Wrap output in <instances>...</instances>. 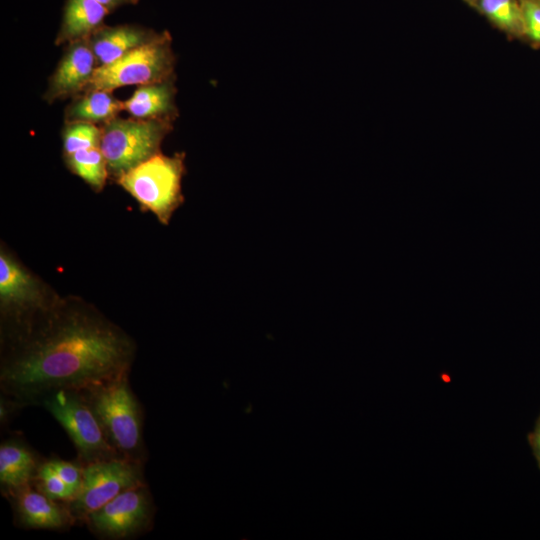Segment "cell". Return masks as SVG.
Masks as SVG:
<instances>
[{
  "mask_svg": "<svg viewBox=\"0 0 540 540\" xmlns=\"http://www.w3.org/2000/svg\"><path fill=\"white\" fill-rule=\"evenodd\" d=\"M133 339L91 307L57 303L21 337L4 345L0 393L27 406L60 389H83L130 373Z\"/></svg>",
  "mask_w": 540,
  "mask_h": 540,
  "instance_id": "1",
  "label": "cell"
},
{
  "mask_svg": "<svg viewBox=\"0 0 540 540\" xmlns=\"http://www.w3.org/2000/svg\"><path fill=\"white\" fill-rule=\"evenodd\" d=\"M129 374L79 390L119 456L145 465L148 450L144 441V409L130 385Z\"/></svg>",
  "mask_w": 540,
  "mask_h": 540,
  "instance_id": "2",
  "label": "cell"
},
{
  "mask_svg": "<svg viewBox=\"0 0 540 540\" xmlns=\"http://www.w3.org/2000/svg\"><path fill=\"white\" fill-rule=\"evenodd\" d=\"M184 172L183 153L174 156L158 153L116 180L143 208L167 224L183 202L181 182Z\"/></svg>",
  "mask_w": 540,
  "mask_h": 540,
  "instance_id": "3",
  "label": "cell"
},
{
  "mask_svg": "<svg viewBox=\"0 0 540 540\" xmlns=\"http://www.w3.org/2000/svg\"><path fill=\"white\" fill-rule=\"evenodd\" d=\"M165 120L115 117L102 124L100 149L108 173L117 178L160 153L161 143L172 130Z\"/></svg>",
  "mask_w": 540,
  "mask_h": 540,
  "instance_id": "4",
  "label": "cell"
},
{
  "mask_svg": "<svg viewBox=\"0 0 540 540\" xmlns=\"http://www.w3.org/2000/svg\"><path fill=\"white\" fill-rule=\"evenodd\" d=\"M64 428L82 464L120 457L83 394L77 389H60L44 396L39 404Z\"/></svg>",
  "mask_w": 540,
  "mask_h": 540,
  "instance_id": "5",
  "label": "cell"
},
{
  "mask_svg": "<svg viewBox=\"0 0 540 540\" xmlns=\"http://www.w3.org/2000/svg\"><path fill=\"white\" fill-rule=\"evenodd\" d=\"M175 55L168 31L152 42L125 54L115 62L96 68L87 90L114 89L147 85L174 77Z\"/></svg>",
  "mask_w": 540,
  "mask_h": 540,
  "instance_id": "6",
  "label": "cell"
},
{
  "mask_svg": "<svg viewBox=\"0 0 540 540\" xmlns=\"http://www.w3.org/2000/svg\"><path fill=\"white\" fill-rule=\"evenodd\" d=\"M157 507L148 483L130 488L90 513L83 525L101 540H127L152 530Z\"/></svg>",
  "mask_w": 540,
  "mask_h": 540,
  "instance_id": "7",
  "label": "cell"
},
{
  "mask_svg": "<svg viewBox=\"0 0 540 540\" xmlns=\"http://www.w3.org/2000/svg\"><path fill=\"white\" fill-rule=\"evenodd\" d=\"M144 465L116 457L83 465V482L77 495L65 502L75 518L83 525L85 518L120 493L146 484Z\"/></svg>",
  "mask_w": 540,
  "mask_h": 540,
  "instance_id": "8",
  "label": "cell"
},
{
  "mask_svg": "<svg viewBox=\"0 0 540 540\" xmlns=\"http://www.w3.org/2000/svg\"><path fill=\"white\" fill-rule=\"evenodd\" d=\"M6 499L11 505L14 524L18 528L63 532L76 525L65 502L49 498L33 483L12 492Z\"/></svg>",
  "mask_w": 540,
  "mask_h": 540,
  "instance_id": "9",
  "label": "cell"
},
{
  "mask_svg": "<svg viewBox=\"0 0 540 540\" xmlns=\"http://www.w3.org/2000/svg\"><path fill=\"white\" fill-rule=\"evenodd\" d=\"M97 68L95 55L87 38L67 44L56 69L49 78L44 100L75 97L85 90Z\"/></svg>",
  "mask_w": 540,
  "mask_h": 540,
  "instance_id": "10",
  "label": "cell"
},
{
  "mask_svg": "<svg viewBox=\"0 0 540 540\" xmlns=\"http://www.w3.org/2000/svg\"><path fill=\"white\" fill-rule=\"evenodd\" d=\"M44 458L20 434L0 444V490L3 497L33 483Z\"/></svg>",
  "mask_w": 540,
  "mask_h": 540,
  "instance_id": "11",
  "label": "cell"
},
{
  "mask_svg": "<svg viewBox=\"0 0 540 540\" xmlns=\"http://www.w3.org/2000/svg\"><path fill=\"white\" fill-rule=\"evenodd\" d=\"M161 32L135 24L103 25L88 38L97 68L109 65L130 51L152 42Z\"/></svg>",
  "mask_w": 540,
  "mask_h": 540,
  "instance_id": "12",
  "label": "cell"
},
{
  "mask_svg": "<svg viewBox=\"0 0 540 540\" xmlns=\"http://www.w3.org/2000/svg\"><path fill=\"white\" fill-rule=\"evenodd\" d=\"M175 95L174 77L141 85L129 99L124 101V110L137 119L173 122L178 116Z\"/></svg>",
  "mask_w": 540,
  "mask_h": 540,
  "instance_id": "13",
  "label": "cell"
},
{
  "mask_svg": "<svg viewBox=\"0 0 540 540\" xmlns=\"http://www.w3.org/2000/svg\"><path fill=\"white\" fill-rule=\"evenodd\" d=\"M111 13L96 0H66L55 44H69L88 38L104 25Z\"/></svg>",
  "mask_w": 540,
  "mask_h": 540,
  "instance_id": "14",
  "label": "cell"
},
{
  "mask_svg": "<svg viewBox=\"0 0 540 540\" xmlns=\"http://www.w3.org/2000/svg\"><path fill=\"white\" fill-rule=\"evenodd\" d=\"M64 114L65 123L104 124L124 110V101L105 90H87L73 97Z\"/></svg>",
  "mask_w": 540,
  "mask_h": 540,
  "instance_id": "15",
  "label": "cell"
},
{
  "mask_svg": "<svg viewBox=\"0 0 540 540\" xmlns=\"http://www.w3.org/2000/svg\"><path fill=\"white\" fill-rule=\"evenodd\" d=\"M508 36L523 38L524 24L518 0H475L473 7Z\"/></svg>",
  "mask_w": 540,
  "mask_h": 540,
  "instance_id": "16",
  "label": "cell"
},
{
  "mask_svg": "<svg viewBox=\"0 0 540 540\" xmlns=\"http://www.w3.org/2000/svg\"><path fill=\"white\" fill-rule=\"evenodd\" d=\"M69 170L88 183L94 190L101 191L105 185L108 168L100 147L78 150L64 156Z\"/></svg>",
  "mask_w": 540,
  "mask_h": 540,
  "instance_id": "17",
  "label": "cell"
},
{
  "mask_svg": "<svg viewBox=\"0 0 540 540\" xmlns=\"http://www.w3.org/2000/svg\"><path fill=\"white\" fill-rule=\"evenodd\" d=\"M63 155L81 149L100 147L101 127L88 122H68L62 133Z\"/></svg>",
  "mask_w": 540,
  "mask_h": 540,
  "instance_id": "18",
  "label": "cell"
},
{
  "mask_svg": "<svg viewBox=\"0 0 540 540\" xmlns=\"http://www.w3.org/2000/svg\"><path fill=\"white\" fill-rule=\"evenodd\" d=\"M33 485L56 501L68 502L76 495L53 469L47 458L40 464Z\"/></svg>",
  "mask_w": 540,
  "mask_h": 540,
  "instance_id": "19",
  "label": "cell"
},
{
  "mask_svg": "<svg viewBox=\"0 0 540 540\" xmlns=\"http://www.w3.org/2000/svg\"><path fill=\"white\" fill-rule=\"evenodd\" d=\"M47 459L61 479L77 495L83 482V465L77 459L69 461L57 456H52Z\"/></svg>",
  "mask_w": 540,
  "mask_h": 540,
  "instance_id": "20",
  "label": "cell"
},
{
  "mask_svg": "<svg viewBox=\"0 0 540 540\" xmlns=\"http://www.w3.org/2000/svg\"><path fill=\"white\" fill-rule=\"evenodd\" d=\"M518 1L522 12L525 38L540 45V0Z\"/></svg>",
  "mask_w": 540,
  "mask_h": 540,
  "instance_id": "21",
  "label": "cell"
},
{
  "mask_svg": "<svg viewBox=\"0 0 540 540\" xmlns=\"http://www.w3.org/2000/svg\"><path fill=\"white\" fill-rule=\"evenodd\" d=\"M28 407L25 403L0 393V425L6 428L20 410Z\"/></svg>",
  "mask_w": 540,
  "mask_h": 540,
  "instance_id": "22",
  "label": "cell"
},
{
  "mask_svg": "<svg viewBox=\"0 0 540 540\" xmlns=\"http://www.w3.org/2000/svg\"><path fill=\"white\" fill-rule=\"evenodd\" d=\"M111 12L125 5H136L139 0H96Z\"/></svg>",
  "mask_w": 540,
  "mask_h": 540,
  "instance_id": "23",
  "label": "cell"
},
{
  "mask_svg": "<svg viewBox=\"0 0 540 540\" xmlns=\"http://www.w3.org/2000/svg\"><path fill=\"white\" fill-rule=\"evenodd\" d=\"M532 444L535 451V455L537 457V460L540 465V420L538 422V425L536 427V430L532 437Z\"/></svg>",
  "mask_w": 540,
  "mask_h": 540,
  "instance_id": "24",
  "label": "cell"
},
{
  "mask_svg": "<svg viewBox=\"0 0 540 540\" xmlns=\"http://www.w3.org/2000/svg\"><path fill=\"white\" fill-rule=\"evenodd\" d=\"M466 4H468L469 6L473 7V4H474V1L475 0H463Z\"/></svg>",
  "mask_w": 540,
  "mask_h": 540,
  "instance_id": "25",
  "label": "cell"
}]
</instances>
